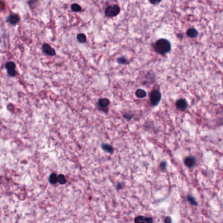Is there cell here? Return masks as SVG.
<instances>
[{
    "mask_svg": "<svg viewBox=\"0 0 223 223\" xmlns=\"http://www.w3.org/2000/svg\"><path fill=\"white\" fill-rule=\"evenodd\" d=\"M20 16L17 14H11L8 16L7 22L11 25H16L20 21Z\"/></svg>",
    "mask_w": 223,
    "mask_h": 223,
    "instance_id": "obj_7",
    "label": "cell"
},
{
    "mask_svg": "<svg viewBox=\"0 0 223 223\" xmlns=\"http://www.w3.org/2000/svg\"><path fill=\"white\" fill-rule=\"evenodd\" d=\"M49 182L51 184H54L56 183H58V175L54 174V173H53V174H51V175H50L49 177Z\"/></svg>",
    "mask_w": 223,
    "mask_h": 223,
    "instance_id": "obj_13",
    "label": "cell"
},
{
    "mask_svg": "<svg viewBox=\"0 0 223 223\" xmlns=\"http://www.w3.org/2000/svg\"><path fill=\"white\" fill-rule=\"evenodd\" d=\"M187 199H188V201H189L192 205H197V202H196V199L192 197V196H188V198H187Z\"/></svg>",
    "mask_w": 223,
    "mask_h": 223,
    "instance_id": "obj_19",
    "label": "cell"
},
{
    "mask_svg": "<svg viewBox=\"0 0 223 223\" xmlns=\"http://www.w3.org/2000/svg\"><path fill=\"white\" fill-rule=\"evenodd\" d=\"M122 184H121V183H118V184H117V186H116V189H117V190H120V189H122Z\"/></svg>",
    "mask_w": 223,
    "mask_h": 223,
    "instance_id": "obj_24",
    "label": "cell"
},
{
    "mask_svg": "<svg viewBox=\"0 0 223 223\" xmlns=\"http://www.w3.org/2000/svg\"><path fill=\"white\" fill-rule=\"evenodd\" d=\"M165 221V222H167V223L171 222H172V219H171V217H166V219H165V221Z\"/></svg>",
    "mask_w": 223,
    "mask_h": 223,
    "instance_id": "obj_22",
    "label": "cell"
},
{
    "mask_svg": "<svg viewBox=\"0 0 223 223\" xmlns=\"http://www.w3.org/2000/svg\"><path fill=\"white\" fill-rule=\"evenodd\" d=\"M71 9L73 12H80V11H82V8L81 7L77 4H73L71 5Z\"/></svg>",
    "mask_w": 223,
    "mask_h": 223,
    "instance_id": "obj_17",
    "label": "cell"
},
{
    "mask_svg": "<svg viewBox=\"0 0 223 223\" xmlns=\"http://www.w3.org/2000/svg\"><path fill=\"white\" fill-rule=\"evenodd\" d=\"M121 11V9H120L119 5H109L108 6L105 11V16L107 17H115L118 15Z\"/></svg>",
    "mask_w": 223,
    "mask_h": 223,
    "instance_id": "obj_2",
    "label": "cell"
},
{
    "mask_svg": "<svg viewBox=\"0 0 223 223\" xmlns=\"http://www.w3.org/2000/svg\"><path fill=\"white\" fill-rule=\"evenodd\" d=\"M77 39L79 42L81 43H85L86 41V37L84 34H79L77 36Z\"/></svg>",
    "mask_w": 223,
    "mask_h": 223,
    "instance_id": "obj_16",
    "label": "cell"
},
{
    "mask_svg": "<svg viewBox=\"0 0 223 223\" xmlns=\"http://www.w3.org/2000/svg\"><path fill=\"white\" fill-rule=\"evenodd\" d=\"M58 183L60 184H64L67 183V179L65 175L63 174H60L58 175Z\"/></svg>",
    "mask_w": 223,
    "mask_h": 223,
    "instance_id": "obj_15",
    "label": "cell"
},
{
    "mask_svg": "<svg viewBox=\"0 0 223 223\" xmlns=\"http://www.w3.org/2000/svg\"><path fill=\"white\" fill-rule=\"evenodd\" d=\"M135 222L140 223V222H147V223H151L153 222V219L150 217H147L144 216H138L136 217V219L134 220Z\"/></svg>",
    "mask_w": 223,
    "mask_h": 223,
    "instance_id": "obj_8",
    "label": "cell"
},
{
    "mask_svg": "<svg viewBox=\"0 0 223 223\" xmlns=\"http://www.w3.org/2000/svg\"><path fill=\"white\" fill-rule=\"evenodd\" d=\"M37 1V0H28V4L31 9H33L35 5L36 4Z\"/></svg>",
    "mask_w": 223,
    "mask_h": 223,
    "instance_id": "obj_20",
    "label": "cell"
},
{
    "mask_svg": "<svg viewBox=\"0 0 223 223\" xmlns=\"http://www.w3.org/2000/svg\"><path fill=\"white\" fill-rule=\"evenodd\" d=\"M136 95L139 98H143L147 96V93L143 89H138L136 90Z\"/></svg>",
    "mask_w": 223,
    "mask_h": 223,
    "instance_id": "obj_14",
    "label": "cell"
},
{
    "mask_svg": "<svg viewBox=\"0 0 223 223\" xmlns=\"http://www.w3.org/2000/svg\"><path fill=\"white\" fill-rule=\"evenodd\" d=\"M166 163L165 162H162V163H161L160 164V168H163V169H164V168H166Z\"/></svg>",
    "mask_w": 223,
    "mask_h": 223,
    "instance_id": "obj_23",
    "label": "cell"
},
{
    "mask_svg": "<svg viewBox=\"0 0 223 223\" xmlns=\"http://www.w3.org/2000/svg\"><path fill=\"white\" fill-rule=\"evenodd\" d=\"M117 62L120 64H126L127 63V60L125 57H119L117 59Z\"/></svg>",
    "mask_w": 223,
    "mask_h": 223,
    "instance_id": "obj_18",
    "label": "cell"
},
{
    "mask_svg": "<svg viewBox=\"0 0 223 223\" xmlns=\"http://www.w3.org/2000/svg\"><path fill=\"white\" fill-rule=\"evenodd\" d=\"M101 149L104 151L107 152V153H110V154H112L114 151V149L113 147L111 145L107 144V143H103V144L101 145Z\"/></svg>",
    "mask_w": 223,
    "mask_h": 223,
    "instance_id": "obj_11",
    "label": "cell"
},
{
    "mask_svg": "<svg viewBox=\"0 0 223 223\" xmlns=\"http://www.w3.org/2000/svg\"><path fill=\"white\" fill-rule=\"evenodd\" d=\"M42 51L45 54L50 56H53L56 55L55 50L47 43H44L42 45Z\"/></svg>",
    "mask_w": 223,
    "mask_h": 223,
    "instance_id": "obj_6",
    "label": "cell"
},
{
    "mask_svg": "<svg viewBox=\"0 0 223 223\" xmlns=\"http://www.w3.org/2000/svg\"><path fill=\"white\" fill-rule=\"evenodd\" d=\"M196 164V159L193 157H188L184 159V164L189 168H192Z\"/></svg>",
    "mask_w": 223,
    "mask_h": 223,
    "instance_id": "obj_10",
    "label": "cell"
},
{
    "mask_svg": "<svg viewBox=\"0 0 223 223\" xmlns=\"http://www.w3.org/2000/svg\"><path fill=\"white\" fill-rule=\"evenodd\" d=\"M176 107L178 109L183 111L187 107V102L184 99H180L176 102Z\"/></svg>",
    "mask_w": 223,
    "mask_h": 223,
    "instance_id": "obj_9",
    "label": "cell"
},
{
    "mask_svg": "<svg viewBox=\"0 0 223 223\" xmlns=\"http://www.w3.org/2000/svg\"><path fill=\"white\" fill-rule=\"evenodd\" d=\"M149 1H150L151 4L152 5H156V4H159V3L161 1V0H149Z\"/></svg>",
    "mask_w": 223,
    "mask_h": 223,
    "instance_id": "obj_21",
    "label": "cell"
},
{
    "mask_svg": "<svg viewBox=\"0 0 223 223\" xmlns=\"http://www.w3.org/2000/svg\"><path fill=\"white\" fill-rule=\"evenodd\" d=\"M154 49L158 54L164 55L171 51V44L167 39H160L154 44Z\"/></svg>",
    "mask_w": 223,
    "mask_h": 223,
    "instance_id": "obj_1",
    "label": "cell"
},
{
    "mask_svg": "<svg viewBox=\"0 0 223 223\" xmlns=\"http://www.w3.org/2000/svg\"><path fill=\"white\" fill-rule=\"evenodd\" d=\"M187 36L189 37L194 38V37H196V36H198V32L194 28H190L187 30Z\"/></svg>",
    "mask_w": 223,
    "mask_h": 223,
    "instance_id": "obj_12",
    "label": "cell"
},
{
    "mask_svg": "<svg viewBox=\"0 0 223 223\" xmlns=\"http://www.w3.org/2000/svg\"><path fill=\"white\" fill-rule=\"evenodd\" d=\"M109 105L110 101L107 98H99L98 101V107L104 113L108 112Z\"/></svg>",
    "mask_w": 223,
    "mask_h": 223,
    "instance_id": "obj_3",
    "label": "cell"
},
{
    "mask_svg": "<svg viewBox=\"0 0 223 223\" xmlns=\"http://www.w3.org/2000/svg\"><path fill=\"white\" fill-rule=\"evenodd\" d=\"M161 99V94L158 90L152 91L150 95V100L152 105H157Z\"/></svg>",
    "mask_w": 223,
    "mask_h": 223,
    "instance_id": "obj_5",
    "label": "cell"
},
{
    "mask_svg": "<svg viewBox=\"0 0 223 223\" xmlns=\"http://www.w3.org/2000/svg\"><path fill=\"white\" fill-rule=\"evenodd\" d=\"M5 69L7 70V74L10 77H14L16 74V64L14 61H7L5 64Z\"/></svg>",
    "mask_w": 223,
    "mask_h": 223,
    "instance_id": "obj_4",
    "label": "cell"
}]
</instances>
